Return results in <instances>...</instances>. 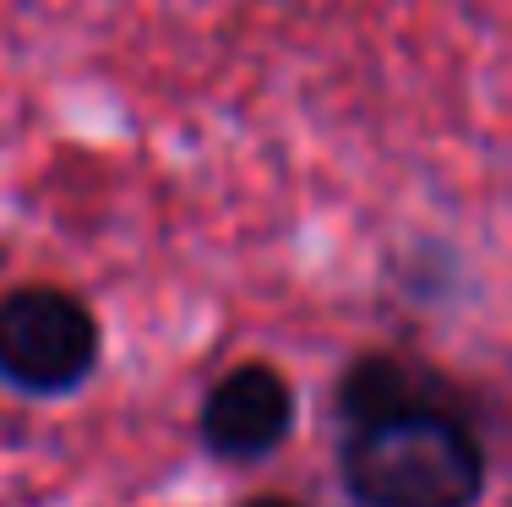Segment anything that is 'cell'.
<instances>
[{
    "instance_id": "1",
    "label": "cell",
    "mask_w": 512,
    "mask_h": 507,
    "mask_svg": "<svg viewBox=\"0 0 512 507\" xmlns=\"http://www.w3.org/2000/svg\"><path fill=\"white\" fill-rule=\"evenodd\" d=\"M344 480L360 507H474L485 448L453 409H420L349 431Z\"/></svg>"
},
{
    "instance_id": "2",
    "label": "cell",
    "mask_w": 512,
    "mask_h": 507,
    "mask_svg": "<svg viewBox=\"0 0 512 507\" xmlns=\"http://www.w3.org/2000/svg\"><path fill=\"white\" fill-rule=\"evenodd\" d=\"M99 366V322L77 295L28 284L0 300V377L17 393L60 398Z\"/></svg>"
},
{
    "instance_id": "3",
    "label": "cell",
    "mask_w": 512,
    "mask_h": 507,
    "mask_svg": "<svg viewBox=\"0 0 512 507\" xmlns=\"http://www.w3.org/2000/svg\"><path fill=\"white\" fill-rule=\"evenodd\" d=\"M295 426V393L273 366L251 360L218 377L202 398V442L218 458H262Z\"/></svg>"
},
{
    "instance_id": "4",
    "label": "cell",
    "mask_w": 512,
    "mask_h": 507,
    "mask_svg": "<svg viewBox=\"0 0 512 507\" xmlns=\"http://www.w3.org/2000/svg\"><path fill=\"white\" fill-rule=\"evenodd\" d=\"M420 409H447V404H436L431 377H420L398 355H365L338 382V415L349 420V431L382 426V420H398V415H420Z\"/></svg>"
},
{
    "instance_id": "5",
    "label": "cell",
    "mask_w": 512,
    "mask_h": 507,
    "mask_svg": "<svg viewBox=\"0 0 512 507\" xmlns=\"http://www.w3.org/2000/svg\"><path fill=\"white\" fill-rule=\"evenodd\" d=\"M246 507H300V502H289V497H256V502H246Z\"/></svg>"
}]
</instances>
